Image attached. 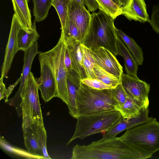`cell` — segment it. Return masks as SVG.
Returning <instances> with one entry per match:
<instances>
[{"label":"cell","mask_w":159,"mask_h":159,"mask_svg":"<svg viewBox=\"0 0 159 159\" xmlns=\"http://www.w3.org/2000/svg\"><path fill=\"white\" fill-rule=\"evenodd\" d=\"M15 13L21 28L28 33L32 30V23L28 0H11Z\"/></svg>","instance_id":"cell-18"},{"label":"cell","mask_w":159,"mask_h":159,"mask_svg":"<svg viewBox=\"0 0 159 159\" xmlns=\"http://www.w3.org/2000/svg\"><path fill=\"white\" fill-rule=\"evenodd\" d=\"M64 61L65 66L68 73L73 70L72 68L71 59L66 48L65 52Z\"/></svg>","instance_id":"cell-33"},{"label":"cell","mask_w":159,"mask_h":159,"mask_svg":"<svg viewBox=\"0 0 159 159\" xmlns=\"http://www.w3.org/2000/svg\"><path fill=\"white\" fill-rule=\"evenodd\" d=\"M68 19L77 27L81 36V41L84 38L89 27L91 14L85 6L76 0H70L68 5Z\"/></svg>","instance_id":"cell-13"},{"label":"cell","mask_w":159,"mask_h":159,"mask_svg":"<svg viewBox=\"0 0 159 159\" xmlns=\"http://www.w3.org/2000/svg\"><path fill=\"white\" fill-rule=\"evenodd\" d=\"M94 71L97 79L112 87L114 88L121 84V77L114 75L106 71L96 63Z\"/></svg>","instance_id":"cell-24"},{"label":"cell","mask_w":159,"mask_h":159,"mask_svg":"<svg viewBox=\"0 0 159 159\" xmlns=\"http://www.w3.org/2000/svg\"><path fill=\"white\" fill-rule=\"evenodd\" d=\"M39 37L37 32L36 23L32 24V30L30 33H28L21 28L18 36V45L19 50L24 52L28 50L37 41Z\"/></svg>","instance_id":"cell-21"},{"label":"cell","mask_w":159,"mask_h":159,"mask_svg":"<svg viewBox=\"0 0 159 159\" xmlns=\"http://www.w3.org/2000/svg\"><path fill=\"white\" fill-rule=\"evenodd\" d=\"M22 128L25 144L28 152L41 158H44L38 145L34 120L28 116H22Z\"/></svg>","instance_id":"cell-14"},{"label":"cell","mask_w":159,"mask_h":159,"mask_svg":"<svg viewBox=\"0 0 159 159\" xmlns=\"http://www.w3.org/2000/svg\"><path fill=\"white\" fill-rule=\"evenodd\" d=\"M149 103H144L128 97L119 111L124 119H129L138 115L143 108L149 106Z\"/></svg>","instance_id":"cell-20"},{"label":"cell","mask_w":159,"mask_h":159,"mask_svg":"<svg viewBox=\"0 0 159 159\" xmlns=\"http://www.w3.org/2000/svg\"><path fill=\"white\" fill-rule=\"evenodd\" d=\"M81 79L74 70L68 73L67 78V102L70 114L74 118L77 117L76 100Z\"/></svg>","instance_id":"cell-17"},{"label":"cell","mask_w":159,"mask_h":159,"mask_svg":"<svg viewBox=\"0 0 159 159\" xmlns=\"http://www.w3.org/2000/svg\"><path fill=\"white\" fill-rule=\"evenodd\" d=\"M149 23L155 32L159 34V3L152 7Z\"/></svg>","instance_id":"cell-32"},{"label":"cell","mask_w":159,"mask_h":159,"mask_svg":"<svg viewBox=\"0 0 159 159\" xmlns=\"http://www.w3.org/2000/svg\"><path fill=\"white\" fill-rule=\"evenodd\" d=\"M61 35L65 41L69 39H74L80 42V34L77 27L69 19L65 28L61 30Z\"/></svg>","instance_id":"cell-29"},{"label":"cell","mask_w":159,"mask_h":159,"mask_svg":"<svg viewBox=\"0 0 159 159\" xmlns=\"http://www.w3.org/2000/svg\"><path fill=\"white\" fill-rule=\"evenodd\" d=\"M148 158L133 147L116 137L93 141L87 145L76 144L72 159H144Z\"/></svg>","instance_id":"cell-1"},{"label":"cell","mask_w":159,"mask_h":159,"mask_svg":"<svg viewBox=\"0 0 159 159\" xmlns=\"http://www.w3.org/2000/svg\"><path fill=\"white\" fill-rule=\"evenodd\" d=\"M77 2H79L80 4L82 5L83 6H84V0H76Z\"/></svg>","instance_id":"cell-38"},{"label":"cell","mask_w":159,"mask_h":159,"mask_svg":"<svg viewBox=\"0 0 159 159\" xmlns=\"http://www.w3.org/2000/svg\"><path fill=\"white\" fill-rule=\"evenodd\" d=\"M83 63L88 78L97 79L94 71L96 64L95 60L89 49L80 44Z\"/></svg>","instance_id":"cell-25"},{"label":"cell","mask_w":159,"mask_h":159,"mask_svg":"<svg viewBox=\"0 0 159 159\" xmlns=\"http://www.w3.org/2000/svg\"><path fill=\"white\" fill-rule=\"evenodd\" d=\"M33 3V13L35 19L34 22L43 21L48 16L52 0H32Z\"/></svg>","instance_id":"cell-23"},{"label":"cell","mask_w":159,"mask_h":159,"mask_svg":"<svg viewBox=\"0 0 159 159\" xmlns=\"http://www.w3.org/2000/svg\"><path fill=\"white\" fill-rule=\"evenodd\" d=\"M81 82L85 85L94 89H103L114 88L112 87L97 79L86 78L81 79Z\"/></svg>","instance_id":"cell-30"},{"label":"cell","mask_w":159,"mask_h":159,"mask_svg":"<svg viewBox=\"0 0 159 159\" xmlns=\"http://www.w3.org/2000/svg\"><path fill=\"white\" fill-rule=\"evenodd\" d=\"M3 79H0V100L3 99L5 96V92L6 88L3 81Z\"/></svg>","instance_id":"cell-35"},{"label":"cell","mask_w":159,"mask_h":159,"mask_svg":"<svg viewBox=\"0 0 159 159\" xmlns=\"http://www.w3.org/2000/svg\"><path fill=\"white\" fill-rule=\"evenodd\" d=\"M70 0H52V6L55 9L60 21L61 30L68 20V5Z\"/></svg>","instance_id":"cell-26"},{"label":"cell","mask_w":159,"mask_h":159,"mask_svg":"<svg viewBox=\"0 0 159 159\" xmlns=\"http://www.w3.org/2000/svg\"><path fill=\"white\" fill-rule=\"evenodd\" d=\"M89 49L97 65L110 73L121 77L123 67L112 53L101 47Z\"/></svg>","instance_id":"cell-11"},{"label":"cell","mask_w":159,"mask_h":159,"mask_svg":"<svg viewBox=\"0 0 159 159\" xmlns=\"http://www.w3.org/2000/svg\"><path fill=\"white\" fill-rule=\"evenodd\" d=\"M120 14L130 20L143 23L150 21L144 0H130L126 6L120 8Z\"/></svg>","instance_id":"cell-15"},{"label":"cell","mask_w":159,"mask_h":159,"mask_svg":"<svg viewBox=\"0 0 159 159\" xmlns=\"http://www.w3.org/2000/svg\"><path fill=\"white\" fill-rule=\"evenodd\" d=\"M99 9L111 16L114 20L120 15V7L112 0H95Z\"/></svg>","instance_id":"cell-28"},{"label":"cell","mask_w":159,"mask_h":159,"mask_svg":"<svg viewBox=\"0 0 159 159\" xmlns=\"http://www.w3.org/2000/svg\"><path fill=\"white\" fill-rule=\"evenodd\" d=\"M76 103L77 117L102 112L119 111L120 108L112 89H94L81 82Z\"/></svg>","instance_id":"cell-3"},{"label":"cell","mask_w":159,"mask_h":159,"mask_svg":"<svg viewBox=\"0 0 159 159\" xmlns=\"http://www.w3.org/2000/svg\"><path fill=\"white\" fill-rule=\"evenodd\" d=\"M114 20L100 10L93 13L89 27L81 43L89 49L102 47L115 56L118 55V35Z\"/></svg>","instance_id":"cell-2"},{"label":"cell","mask_w":159,"mask_h":159,"mask_svg":"<svg viewBox=\"0 0 159 159\" xmlns=\"http://www.w3.org/2000/svg\"><path fill=\"white\" fill-rule=\"evenodd\" d=\"M120 137L147 158H150L159 150V122L155 118L127 129Z\"/></svg>","instance_id":"cell-4"},{"label":"cell","mask_w":159,"mask_h":159,"mask_svg":"<svg viewBox=\"0 0 159 159\" xmlns=\"http://www.w3.org/2000/svg\"><path fill=\"white\" fill-rule=\"evenodd\" d=\"M21 28L18 18L15 14L12 17L8 41L6 45L4 61L1 70L0 79L8 78V73L10 69L13 58L19 50L18 36L19 31Z\"/></svg>","instance_id":"cell-9"},{"label":"cell","mask_w":159,"mask_h":159,"mask_svg":"<svg viewBox=\"0 0 159 159\" xmlns=\"http://www.w3.org/2000/svg\"><path fill=\"white\" fill-rule=\"evenodd\" d=\"M66 45L62 35L57 45L51 50L47 51L52 65L56 79L57 94V97L66 104L67 102V78L68 74L64 61Z\"/></svg>","instance_id":"cell-6"},{"label":"cell","mask_w":159,"mask_h":159,"mask_svg":"<svg viewBox=\"0 0 159 159\" xmlns=\"http://www.w3.org/2000/svg\"><path fill=\"white\" fill-rule=\"evenodd\" d=\"M117 34L131 52L138 65H142L144 60L142 48L132 38L129 37L120 30L116 29Z\"/></svg>","instance_id":"cell-22"},{"label":"cell","mask_w":159,"mask_h":159,"mask_svg":"<svg viewBox=\"0 0 159 159\" xmlns=\"http://www.w3.org/2000/svg\"><path fill=\"white\" fill-rule=\"evenodd\" d=\"M64 41L71 59L73 69L81 79L88 78L83 63L80 42L74 39H69Z\"/></svg>","instance_id":"cell-16"},{"label":"cell","mask_w":159,"mask_h":159,"mask_svg":"<svg viewBox=\"0 0 159 159\" xmlns=\"http://www.w3.org/2000/svg\"><path fill=\"white\" fill-rule=\"evenodd\" d=\"M40 66V75L36 79L39 89L45 102H48L57 94L56 78L52 65L46 52H40L39 55Z\"/></svg>","instance_id":"cell-8"},{"label":"cell","mask_w":159,"mask_h":159,"mask_svg":"<svg viewBox=\"0 0 159 159\" xmlns=\"http://www.w3.org/2000/svg\"><path fill=\"white\" fill-rule=\"evenodd\" d=\"M38 85L30 72L26 83L20 94V106L22 116H27L44 125L38 94Z\"/></svg>","instance_id":"cell-7"},{"label":"cell","mask_w":159,"mask_h":159,"mask_svg":"<svg viewBox=\"0 0 159 159\" xmlns=\"http://www.w3.org/2000/svg\"><path fill=\"white\" fill-rule=\"evenodd\" d=\"M121 5L120 8L125 7L128 3L130 0H119Z\"/></svg>","instance_id":"cell-36"},{"label":"cell","mask_w":159,"mask_h":159,"mask_svg":"<svg viewBox=\"0 0 159 159\" xmlns=\"http://www.w3.org/2000/svg\"><path fill=\"white\" fill-rule=\"evenodd\" d=\"M34 128L39 148L44 158L51 159L48 155L46 148L47 133L44 125L34 121Z\"/></svg>","instance_id":"cell-27"},{"label":"cell","mask_w":159,"mask_h":159,"mask_svg":"<svg viewBox=\"0 0 159 159\" xmlns=\"http://www.w3.org/2000/svg\"><path fill=\"white\" fill-rule=\"evenodd\" d=\"M122 116L118 111L102 112L83 115L77 118L74 133L68 142V145L77 139H83L96 133H106L121 119Z\"/></svg>","instance_id":"cell-5"},{"label":"cell","mask_w":159,"mask_h":159,"mask_svg":"<svg viewBox=\"0 0 159 159\" xmlns=\"http://www.w3.org/2000/svg\"><path fill=\"white\" fill-rule=\"evenodd\" d=\"M121 82L129 97L144 103H149V84L138 78H135L123 73L121 76Z\"/></svg>","instance_id":"cell-10"},{"label":"cell","mask_w":159,"mask_h":159,"mask_svg":"<svg viewBox=\"0 0 159 159\" xmlns=\"http://www.w3.org/2000/svg\"><path fill=\"white\" fill-rule=\"evenodd\" d=\"M112 90L120 108L125 102L128 96L121 83L118 85L115 88L112 89Z\"/></svg>","instance_id":"cell-31"},{"label":"cell","mask_w":159,"mask_h":159,"mask_svg":"<svg viewBox=\"0 0 159 159\" xmlns=\"http://www.w3.org/2000/svg\"><path fill=\"white\" fill-rule=\"evenodd\" d=\"M117 50L118 55L121 56L124 59L126 74L135 78H138L137 72L139 65L118 35Z\"/></svg>","instance_id":"cell-19"},{"label":"cell","mask_w":159,"mask_h":159,"mask_svg":"<svg viewBox=\"0 0 159 159\" xmlns=\"http://www.w3.org/2000/svg\"><path fill=\"white\" fill-rule=\"evenodd\" d=\"M114 2H115V3H116V4H117L120 7H121V5L120 4L119 2V0H112Z\"/></svg>","instance_id":"cell-37"},{"label":"cell","mask_w":159,"mask_h":159,"mask_svg":"<svg viewBox=\"0 0 159 159\" xmlns=\"http://www.w3.org/2000/svg\"><path fill=\"white\" fill-rule=\"evenodd\" d=\"M149 106L144 107L140 113L137 116L129 119H124L122 117L120 120L109 130L103 135L101 139L102 140L116 137L120 133L135 126L151 121L155 118L148 116Z\"/></svg>","instance_id":"cell-12"},{"label":"cell","mask_w":159,"mask_h":159,"mask_svg":"<svg viewBox=\"0 0 159 159\" xmlns=\"http://www.w3.org/2000/svg\"><path fill=\"white\" fill-rule=\"evenodd\" d=\"M21 78V75H20L19 78L12 85H11L8 88H7L6 90L5 96L6 100L5 101H8V98L10 94L11 93L12 90L16 86L17 84L20 81Z\"/></svg>","instance_id":"cell-34"}]
</instances>
